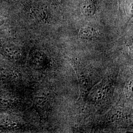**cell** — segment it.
<instances>
[{
  "mask_svg": "<svg viewBox=\"0 0 133 133\" xmlns=\"http://www.w3.org/2000/svg\"><path fill=\"white\" fill-rule=\"evenodd\" d=\"M1 52L7 59L11 60H16L20 57V53L19 50L12 45H6L3 46Z\"/></svg>",
  "mask_w": 133,
  "mask_h": 133,
  "instance_id": "obj_1",
  "label": "cell"
}]
</instances>
